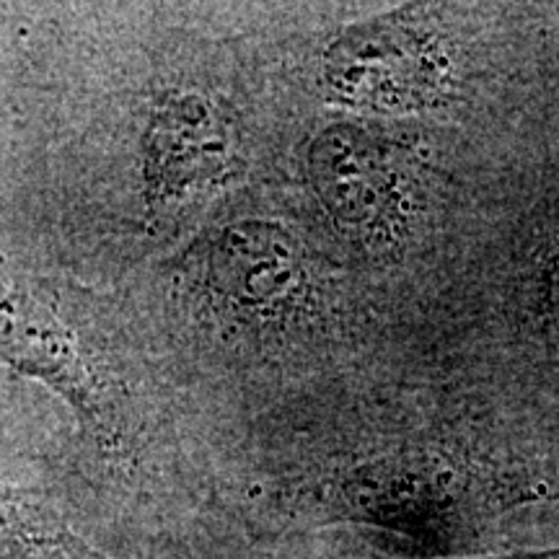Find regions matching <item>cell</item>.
<instances>
[{
	"mask_svg": "<svg viewBox=\"0 0 559 559\" xmlns=\"http://www.w3.org/2000/svg\"><path fill=\"white\" fill-rule=\"evenodd\" d=\"M309 179L334 226L366 249H391L409 236L417 185L391 140L360 124H332L309 148Z\"/></svg>",
	"mask_w": 559,
	"mask_h": 559,
	"instance_id": "cell-1",
	"label": "cell"
},
{
	"mask_svg": "<svg viewBox=\"0 0 559 559\" xmlns=\"http://www.w3.org/2000/svg\"><path fill=\"white\" fill-rule=\"evenodd\" d=\"M451 60L436 34L407 13L353 26L324 55V86L347 107L412 111L445 94Z\"/></svg>",
	"mask_w": 559,
	"mask_h": 559,
	"instance_id": "cell-2",
	"label": "cell"
},
{
	"mask_svg": "<svg viewBox=\"0 0 559 559\" xmlns=\"http://www.w3.org/2000/svg\"><path fill=\"white\" fill-rule=\"evenodd\" d=\"M143 202L153 221L241 174V140L223 107L200 91H171L143 132Z\"/></svg>",
	"mask_w": 559,
	"mask_h": 559,
	"instance_id": "cell-3",
	"label": "cell"
},
{
	"mask_svg": "<svg viewBox=\"0 0 559 559\" xmlns=\"http://www.w3.org/2000/svg\"><path fill=\"white\" fill-rule=\"evenodd\" d=\"M202 290L247 321L283 319L306 296L300 243L277 223L241 221L215 230L198 257Z\"/></svg>",
	"mask_w": 559,
	"mask_h": 559,
	"instance_id": "cell-4",
	"label": "cell"
},
{
	"mask_svg": "<svg viewBox=\"0 0 559 559\" xmlns=\"http://www.w3.org/2000/svg\"><path fill=\"white\" fill-rule=\"evenodd\" d=\"M0 366L47 383L96 428L107 425L99 379L83 358L79 340L29 280L0 262Z\"/></svg>",
	"mask_w": 559,
	"mask_h": 559,
	"instance_id": "cell-5",
	"label": "cell"
},
{
	"mask_svg": "<svg viewBox=\"0 0 559 559\" xmlns=\"http://www.w3.org/2000/svg\"><path fill=\"white\" fill-rule=\"evenodd\" d=\"M0 559H104L32 489L0 481Z\"/></svg>",
	"mask_w": 559,
	"mask_h": 559,
	"instance_id": "cell-6",
	"label": "cell"
},
{
	"mask_svg": "<svg viewBox=\"0 0 559 559\" xmlns=\"http://www.w3.org/2000/svg\"><path fill=\"white\" fill-rule=\"evenodd\" d=\"M381 559V557H376ZM481 559H559V547L544 549V551H515V555H502V557H481Z\"/></svg>",
	"mask_w": 559,
	"mask_h": 559,
	"instance_id": "cell-7",
	"label": "cell"
},
{
	"mask_svg": "<svg viewBox=\"0 0 559 559\" xmlns=\"http://www.w3.org/2000/svg\"><path fill=\"white\" fill-rule=\"evenodd\" d=\"M549 285H551V296H555L557 306H559V249H557L555 260H551V280H549Z\"/></svg>",
	"mask_w": 559,
	"mask_h": 559,
	"instance_id": "cell-8",
	"label": "cell"
}]
</instances>
